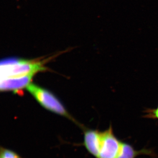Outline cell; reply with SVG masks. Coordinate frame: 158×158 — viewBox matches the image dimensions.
<instances>
[{"mask_svg": "<svg viewBox=\"0 0 158 158\" xmlns=\"http://www.w3.org/2000/svg\"><path fill=\"white\" fill-rule=\"evenodd\" d=\"M68 48L45 58L25 59L16 57L0 60V92H16L32 83L34 76L40 72L50 71L47 64L60 55L72 51Z\"/></svg>", "mask_w": 158, "mask_h": 158, "instance_id": "1", "label": "cell"}, {"mask_svg": "<svg viewBox=\"0 0 158 158\" xmlns=\"http://www.w3.org/2000/svg\"><path fill=\"white\" fill-rule=\"evenodd\" d=\"M26 89L44 109L66 118L81 128L84 127L72 116L61 100L51 91L32 82Z\"/></svg>", "mask_w": 158, "mask_h": 158, "instance_id": "2", "label": "cell"}, {"mask_svg": "<svg viewBox=\"0 0 158 158\" xmlns=\"http://www.w3.org/2000/svg\"><path fill=\"white\" fill-rule=\"evenodd\" d=\"M123 142L115 135L112 125L101 131L100 152L97 158H118L121 152Z\"/></svg>", "mask_w": 158, "mask_h": 158, "instance_id": "3", "label": "cell"}, {"mask_svg": "<svg viewBox=\"0 0 158 158\" xmlns=\"http://www.w3.org/2000/svg\"><path fill=\"white\" fill-rule=\"evenodd\" d=\"M84 139L83 145L89 154L94 158H98L100 152L101 131L84 127Z\"/></svg>", "mask_w": 158, "mask_h": 158, "instance_id": "4", "label": "cell"}, {"mask_svg": "<svg viewBox=\"0 0 158 158\" xmlns=\"http://www.w3.org/2000/svg\"><path fill=\"white\" fill-rule=\"evenodd\" d=\"M146 155L151 156H155L153 151L151 149L143 148L136 150L131 144L123 142L121 152L118 158H136L138 156Z\"/></svg>", "mask_w": 158, "mask_h": 158, "instance_id": "5", "label": "cell"}, {"mask_svg": "<svg viewBox=\"0 0 158 158\" xmlns=\"http://www.w3.org/2000/svg\"><path fill=\"white\" fill-rule=\"evenodd\" d=\"M0 158H22L14 151L0 147Z\"/></svg>", "mask_w": 158, "mask_h": 158, "instance_id": "6", "label": "cell"}, {"mask_svg": "<svg viewBox=\"0 0 158 158\" xmlns=\"http://www.w3.org/2000/svg\"><path fill=\"white\" fill-rule=\"evenodd\" d=\"M144 117L158 120V106L156 109H147L145 110Z\"/></svg>", "mask_w": 158, "mask_h": 158, "instance_id": "7", "label": "cell"}]
</instances>
